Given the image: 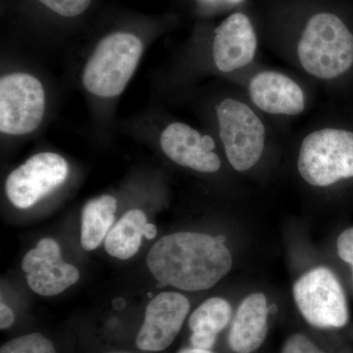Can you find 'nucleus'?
Returning <instances> with one entry per match:
<instances>
[{
	"mask_svg": "<svg viewBox=\"0 0 353 353\" xmlns=\"http://www.w3.org/2000/svg\"><path fill=\"white\" fill-rule=\"evenodd\" d=\"M150 43L148 34L120 28L70 52L69 85L85 99L94 134L108 138L117 132L118 104Z\"/></svg>",
	"mask_w": 353,
	"mask_h": 353,
	"instance_id": "1",
	"label": "nucleus"
},
{
	"mask_svg": "<svg viewBox=\"0 0 353 353\" xmlns=\"http://www.w3.org/2000/svg\"><path fill=\"white\" fill-rule=\"evenodd\" d=\"M59 90L39 65L17 53L2 54L0 67V134L22 141L43 131L54 117Z\"/></svg>",
	"mask_w": 353,
	"mask_h": 353,
	"instance_id": "2",
	"label": "nucleus"
},
{
	"mask_svg": "<svg viewBox=\"0 0 353 353\" xmlns=\"http://www.w3.org/2000/svg\"><path fill=\"white\" fill-rule=\"evenodd\" d=\"M232 255L217 236L181 232L153 245L146 265L157 288L199 292L214 287L231 270Z\"/></svg>",
	"mask_w": 353,
	"mask_h": 353,
	"instance_id": "3",
	"label": "nucleus"
},
{
	"mask_svg": "<svg viewBox=\"0 0 353 353\" xmlns=\"http://www.w3.org/2000/svg\"><path fill=\"white\" fill-rule=\"evenodd\" d=\"M116 131L157 145L162 155L183 168L213 174L222 167L212 132L172 118L154 103L118 121Z\"/></svg>",
	"mask_w": 353,
	"mask_h": 353,
	"instance_id": "4",
	"label": "nucleus"
},
{
	"mask_svg": "<svg viewBox=\"0 0 353 353\" xmlns=\"http://www.w3.org/2000/svg\"><path fill=\"white\" fill-rule=\"evenodd\" d=\"M201 109L234 170L248 171L259 163L267 130L250 104L232 95L212 94L203 99Z\"/></svg>",
	"mask_w": 353,
	"mask_h": 353,
	"instance_id": "5",
	"label": "nucleus"
},
{
	"mask_svg": "<svg viewBox=\"0 0 353 353\" xmlns=\"http://www.w3.org/2000/svg\"><path fill=\"white\" fill-rule=\"evenodd\" d=\"M301 69L317 80L339 78L353 65V34L333 13L313 15L296 44Z\"/></svg>",
	"mask_w": 353,
	"mask_h": 353,
	"instance_id": "6",
	"label": "nucleus"
},
{
	"mask_svg": "<svg viewBox=\"0 0 353 353\" xmlns=\"http://www.w3.org/2000/svg\"><path fill=\"white\" fill-rule=\"evenodd\" d=\"M297 170L317 188L353 178V132L334 127L309 132L299 148Z\"/></svg>",
	"mask_w": 353,
	"mask_h": 353,
	"instance_id": "7",
	"label": "nucleus"
},
{
	"mask_svg": "<svg viewBox=\"0 0 353 353\" xmlns=\"http://www.w3.org/2000/svg\"><path fill=\"white\" fill-rule=\"evenodd\" d=\"M70 173L69 162L63 155L44 150L34 153L8 174L4 192L15 208H31L64 185Z\"/></svg>",
	"mask_w": 353,
	"mask_h": 353,
	"instance_id": "8",
	"label": "nucleus"
},
{
	"mask_svg": "<svg viewBox=\"0 0 353 353\" xmlns=\"http://www.w3.org/2000/svg\"><path fill=\"white\" fill-rule=\"evenodd\" d=\"M294 301L304 319L318 328H341L348 321L347 299L334 274L318 267L294 285Z\"/></svg>",
	"mask_w": 353,
	"mask_h": 353,
	"instance_id": "9",
	"label": "nucleus"
},
{
	"mask_svg": "<svg viewBox=\"0 0 353 353\" xmlns=\"http://www.w3.org/2000/svg\"><path fill=\"white\" fill-rule=\"evenodd\" d=\"M22 270L28 285L41 296H57L80 279V272L64 262L59 245L50 238L39 241L36 248L26 253Z\"/></svg>",
	"mask_w": 353,
	"mask_h": 353,
	"instance_id": "10",
	"label": "nucleus"
},
{
	"mask_svg": "<svg viewBox=\"0 0 353 353\" xmlns=\"http://www.w3.org/2000/svg\"><path fill=\"white\" fill-rule=\"evenodd\" d=\"M189 311L190 301L179 292H164L153 297L145 309V321L137 336V347L152 352L170 347Z\"/></svg>",
	"mask_w": 353,
	"mask_h": 353,
	"instance_id": "11",
	"label": "nucleus"
},
{
	"mask_svg": "<svg viewBox=\"0 0 353 353\" xmlns=\"http://www.w3.org/2000/svg\"><path fill=\"white\" fill-rule=\"evenodd\" d=\"M248 94L252 105L274 116H297L306 108L305 92L294 79L282 72H257L248 83Z\"/></svg>",
	"mask_w": 353,
	"mask_h": 353,
	"instance_id": "12",
	"label": "nucleus"
},
{
	"mask_svg": "<svg viewBox=\"0 0 353 353\" xmlns=\"http://www.w3.org/2000/svg\"><path fill=\"white\" fill-rule=\"evenodd\" d=\"M268 306L262 294L245 299L234 316L229 334L230 347L236 353H252L264 343L268 333Z\"/></svg>",
	"mask_w": 353,
	"mask_h": 353,
	"instance_id": "13",
	"label": "nucleus"
},
{
	"mask_svg": "<svg viewBox=\"0 0 353 353\" xmlns=\"http://www.w3.org/2000/svg\"><path fill=\"white\" fill-rule=\"evenodd\" d=\"M157 234V226L148 222L145 213L141 209H131L109 231L104 246L111 256L127 260L138 253L143 236L153 240Z\"/></svg>",
	"mask_w": 353,
	"mask_h": 353,
	"instance_id": "14",
	"label": "nucleus"
},
{
	"mask_svg": "<svg viewBox=\"0 0 353 353\" xmlns=\"http://www.w3.org/2000/svg\"><path fill=\"white\" fill-rule=\"evenodd\" d=\"M117 199L112 194H102L90 199L83 206L81 245L87 252L101 245L115 221Z\"/></svg>",
	"mask_w": 353,
	"mask_h": 353,
	"instance_id": "15",
	"label": "nucleus"
},
{
	"mask_svg": "<svg viewBox=\"0 0 353 353\" xmlns=\"http://www.w3.org/2000/svg\"><path fill=\"white\" fill-rule=\"evenodd\" d=\"M232 308L228 301L220 297H212L204 301L190 315V328L192 333L216 336L225 329L231 320Z\"/></svg>",
	"mask_w": 353,
	"mask_h": 353,
	"instance_id": "16",
	"label": "nucleus"
},
{
	"mask_svg": "<svg viewBox=\"0 0 353 353\" xmlns=\"http://www.w3.org/2000/svg\"><path fill=\"white\" fill-rule=\"evenodd\" d=\"M0 353H57L54 345L41 334L18 336L0 348Z\"/></svg>",
	"mask_w": 353,
	"mask_h": 353,
	"instance_id": "17",
	"label": "nucleus"
},
{
	"mask_svg": "<svg viewBox=\"0 0 353 353\" xmlns=\"http://www.w3.org/2000/svg\"><path fill=\"white\" fill-rule=\"evenodd\" d=\"M48 12L62 19L73 20L81 17L92 6V0H36Z\"/></svg>",
	"mask_w": 353,
	"mask_h": 353,
	"instance_id": "18",
	"label": "nucleus"
},
{
	"mask_svg": "<svg viewBox=\"0 0 353 353\" xmlns=\"http://www.w3.org/2000/svg\"><path fill=\"white\" fill-rule=\"evenodd\" d=\"M282 353H325L316 347L309 339L303 334H294L290 336L283 347Z\"/></svg>",
	"mask_w": 353,
	"mask_h": 353,
	"instance_id": "19",
	"label": "nucleus"
},
{
	"mask_svg": "<svg viewBox=\"0 0 353 353\" xmlns=\"http://www.w3.org/2000/svg\"><path fill=\"white\" fill-rule=\"evenodd\" d=\"M336 248L341 259L352 265L353 275V228L341 233L339 236Z\"/></svg>",
	"mask_w": 353,
	"mask_h": 353,
	"instance_id": "20",
	"label": "nucleus"
},
{
	"mask_svg": "<svg viewBox=\"0 0 353 353\" xmlns=\"http://www.w3.org/2000/svg\"><path fill=\"white\" fill-rule=\"evenodd\" d=\"M216 338L217 336H211V334L192 333L190 341H192V347L208 350L214 345Z\"/></svg>",
	"mask_w": 353,
	"mask_h": 353,
	"instance_id": "21",
	"label": "nucleus"
},
{
	"mask_svg": "<svg viewBox=\"0 0 353 353\" xmlns=\"http://www.w3.org/2000/svg\"><path fill=\"white\" fill-rule=\"evenodd\" d=\"M14 313L6 304H0V329L6 330L12 326L14 323Z\"/></svg>",
	"mask_w": 353,
	"mask_h": 353,
	"instance_id": "22",
	"label": "nucleus"
},
{
	"mask_svg": "<svg viewBox=\"0 0 353 353\" xmlns=\"http://www.w3.org/2000/svg\"><path fill=\"white\" fill-rule=\"evenodd\" d=\"M201 6L208 7H218L221 6H236L243 0H199Z\"/></svg>",
	"mask_w": 353,
	"mask_h": 353,
	"instance_id": "23",
	"label": "nucleus"
},
{
	"mask_svg": "<svg viewBox=\"0 0 353 353\" xmlns=\"http://www.w3.org/2000/svg\"><path fill=\"white\" fill-rule=\"evenodd\" d=\"M179 353H211L208 350H199V348H185V350H181Z\"/></svg>",
	"mask_w": 353,
	"mask_h": 353,
	"instance_id": "24",
	"label": "nucleus"
},
{
	"mask_svg": "<svg viewBox=\"0 0 353 353\" xmlns=\"http://www.w3.org/2000/svg\"><path fill=\"white\" fill-rule=\"evenodd\" d=\"M218 240L220 241H222V243H225V241H226V236H224V234H220V236H217Z\"/></svg>",
	"mask_w": 353,
	"mask_h": 353,
	"instance_id": "25",
	"label": "nucleus"
}]
</instances>
